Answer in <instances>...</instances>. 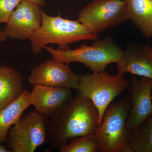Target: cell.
I'll list each match as a JSON object with an SVG mask.
<instances>
[{
	"label": "cell",
	"mask_w": 152,
	"mask_h": 152,
	"mask_svg": "<svg viewBox=\"0 0 152 152\" xmlns=\"http://www.w3.org/2000/svg\"><path fill=\"white\" fill-rule=\"evenodd\" d=\"M99 123L96 106L88 98L77 93L48 118L47 138L52 147L60 148L70 139L95 133Z\"/></svg>",
	"instance_id": "obj_1"
},
{
	"label": "cell",
	"mask_w": 152,
	"mask_h": 152,
	"mask_svg": "<svg viewBox=\"0 0 152 152\" xmlns=\"http://www.w3.org/2000/svg\"><path fill=\"white\" fill-rule=\"evenodd\" d=\"M40 27L29 39L32 51L36 55L42 52L43 47L48 44H58L64 50L69 44L82 40H96L98 35L92 34L78 20H72L58 16H50L42 10Z\"/></svg>",
	"instance_id": "obj_2"
},
{
	"label": "cell",
	"mask_w": 152,
	"mask_h": 152,
	"mask_svg": "<svg viewBox=\"0 0 152 152\" xmlns=\"http://www.w3.org/2000/svg\"><path fill=\"white\" fill-rule=\"evenodd\" d=\"M43 48L51 54L54 59L65 64L82 63L92 72L105 71L107 66L111 63L118 62L124 54V51L109 37L103 40H96L90 46L82 45L74 50L69 46L64 50H55L46 45Z\"/></svg>",
	"instance_id": "obj_3"
},
{
	"label": "cell",
	"mask_w": 152,
	"mask_h": 152,
	"mask_svg": "<svg viewBox=\"0 0 152 152\" xmlns=\"http://www.w3.org/2000/svg\"><path fill=\"white\" fill-rule=\"evenodd\" d=\"M131 108L130 96L126 94L106 109L95 133L100 152H131L129 146L130 135L126 127Z\"/></svg>",
	"instance_id": "obj_4"
},
{
	"label": "cell",
	"mask_w": 152,
	"mask_h": 152,
	"mask_svg": "<svg viewBox=\"0 0 152 152\" xmlns=\"http://www.w3.org/2000/svg\"><path fill=\"white\" fill-rule=\"evenodd\" d=\"M129 85L130 81L121 74L113 75L104 71L80 75L77 90L80 94L90 99L97 109L99 126L106 109L115 98L129 88Z\"/></svg>",
	"instance_id": "obj_5"
},
{
	"label": "cell",
	"mask_w": 152,
	"mask_h": 152,
	"mask_svg": "<svg viewBox=\"0 0 152 152\" xmlns=\"http://www.w3.org/2000/svg\"><path fill=\"white\" fill-rule=\"evenodd\" d=\"M78 20L98 35L129 20L126 0H94L79 12Z\"/></svg>",
	"instance_id": "obj_6"
},
{
	"label": "cell",
	"mask_w": 152,
	"mask_h": 152,
	"mask_svg": "<svg viewBox=\"0 0 152 152\" xmlns=\"http://www.w3.org/2000/svg\"><path fill=\"white\" fill-rule=\"evenodd\" d=\"M48 117L35 110L20 117L8 132L11 152H34L47 139Z\"/></svg>",
	"instance_id": "obj_7"
},
{
	"label": "cell",
	"mask_w": 152,
	"mask_h": 152,
	"mask_svg": "<svg viewBox=\"0 0 152 152\" xmlns=\"http://www.w3.org/2000/svg\"><path fill=\"white\" fill-rule=\"evenodd\" d=\"M80 77L72 71L69 64L52 58L33 68L28 80L33 86L41 85L77 90Z\"/></svg>",
	"instance_id": "obj_8"
},
{
	"label": "cell",
	"mask_w": 152,
	"mask_h": 152,
	"mask_svg": "<svg viewBox=\"0 0 152 152\" xmlns=\"http://www.w3.org/2000/svg\"><path fill=\"white\" fill-rule=\"evenodd\" d=\"M152 79L142 77L138 80L132 75L128 88L131 108L126 121L130 135L152 115Z\"/></svg>",
	"instance_id": "obj_9"
},
{
	"label": "cell",
	"mask_w": 152,
	"mask_h": 152,
	"mask_svg": "<svg viewBox=\"0 0 152 152\" xmlns=\"http://www.w3.org/2000/svg\"><path fill=\"white\" fill-rule=\"evenodd\" d=\"M42 10L38 5L22 1L14 11L3 32L11 39H29L42 25Z\"/></svg>",
	"instance_id": "obj_10"
},
{
	"label": "cell",
	"mask_w": 152,
	"mask_h": 152,
	"mask_svg": "<svg viewBox=\"0 0 152 152\" xmlns=\"http://www.w3.org/2000/svg\"><path fill=\"white\" fill-rule=\"evenodd\" d=\"M119 73L146 77L152 80V48L147 44L131 43L117 63Z\"/></svg>",
	"instance_id": "obj_11"
},
{
	"label": "cell",
	"mask_w": 152,
	"mask_h": 152,
	"mask_svg": "<svg viewBox=\"0 0 152 152\" xmlns=\"http://www.w3.org/2000/svg\"><path fill=\"white\" fill-rule=\"evenodd\" d=\"M30 93V102L35 110L50 116L72 98L71 89L36 85Z\"/></svg>",
	"instance_id": "obj_12"
},
{
	"label": "cell",
	"mask_w": 152,
	"mask_h": 152,
	"mask_svg": "<svg viewBox=\"0 0 152 152\" xmlns=\"http://www.w3.org/2000/svg\"><path fill=\"white\" fill-rule=\"evenodd\" d=\"M0 71V109L15 100L24 91V78L18 71L4 66Z\"/></svg>",
	"instance_id": "obj_13"
},
{
	"label": "cell",
	"mask_w": 152,
	"mask_h": 152,
	"mask_svg": "<svg viewBox=\"0 0 152 152\" xmlns=\"http://www.w3.org/2000/svg\"><path fill=\"white\" fill-rule=\"evenodd\" d=\"M129 20L146 38L152 37V0H126Z\"/></svg>",
	"instance_id": "obj_14"
},
{
	"label": "cell",
	"mask_w": 152,
	"mask_h": 152,
	"mask_svg": "<svg viewBox=\"0 0 152 152\" xmlns=\"http://www.w3.org/2000/svg\"><path fill=\"white\" fill-rule=\"evenodd\" d=\"M30 92L25 90L15 100L0 109V143L5 141L9 130L18 121L26 109L31 106Z\"/></svg>",
	"instance_id": "obj_15"
},
{
	"label": "cell",
	"mask_w": 152,
	"mask_h": 152,
	"mask_svg": "<svg viewBox=\"0 0 152 152\" xmlns=\"http://www.w3.org/2000/svg\"><path fill=\"white\" fill-rule=\"evenodd\" d=\"M131 152H152V115L130 134Z\"/></svg>",
	"instance_id": "obj_16"
},
{
	"label": "cell",
	"mask_w": 152,
	"mask_h": 152,
	"mask_svg": "<svg viewBox=\"0 0 152 152\" xmlns=\"http://www.w3.org/2000/svg\"><path fill=\"white\" fill-rule=\"evenodd\" d=\"M60 152H100L96 136L88 134L70 139L59 148Z\"/></svg>",
	"instance_id": "obj_17"
},
{
	"label": "cell",
	"mask_w": 152,
	"mask_h": 152,
	"mask_svg": "<svg viewBox=\"0 0 152 152\" xmlns=\"http://www.w3.org/2000/svg\"><path fill=\"white\" fill-rule=\"evenodd\" d=\"M22 0H0V24L7 23L14 11Z\"/></svg>",
	"instance_id": "obj_18"
},
{
	"label": "cell",
	"mask_w": 152,
	"mask_h": 152,
	"mask_svg": "<svg viewBox=\"0 0 152 152\" xmlns=\"http://www.w3.org/2000/svg\"><path fill=\"white\" fill-rule=\"evenodd\" d=\"M28 1L38 5L39 6H45L46 5L44 0H22V1Z\"/></svg>",
	"instance_id": "obj_19"
},
{
	"label": "cell",
	"mask_w": 152,
	"mask_h": 152,
	"mask_svg": "<svg viewBox=\"0 0 152 152\" xmlns=\"http://www.w3.org/2000/svg\"><path fill=\"white\" fill-rule=\"evenodd\" d=\"M7 37L3 31H1L0 29V42H4L7 40Z\"/></svg>",
	"instance_id": "obj_20"
},
{
	"label": "cell",
	"mask_w": 152,
	"mask_h": 152,
	"mask_svg": "<svg viewBox=\"0 0 152 152\" xmlns=\"http://www.w3.org/2000/svg\"><path fill=\"white\" fill-rule=\"evenodd\" d=\"M10 150H8L5 147L0 145V152H11Z\"/></svg>",
	"instance_id": "obj_21"
},
{
	"label": "cell",
	"mask_w": 152,
	"mask_h": 152,
	"mask_svg": "<svg viewBox=\"0 0 152 152\" xmlns=\"http://www.w3.org/2000/svg\"><path fill=\"white\" fill-rule=\"evenodd\" d=\"M2 67H0V71H1V70L2 69Z\"/></svg>",
	"instance_id": "obj_22"
},
{
	"label": "cell",
	"mask_w": 152,
	"mask_h": 152,
	"mask_svg": "<svg viewBox=\"0 0 152 152\" xmlns=\"http://www.w3.org/2000/svg\"><path fill=\"white\" fill-rule=\"evenodd\" d=\"M151 96L152 97V90H151Z\"/></svg>",
	"instance_id": "obj_23"
}]
</instances>
